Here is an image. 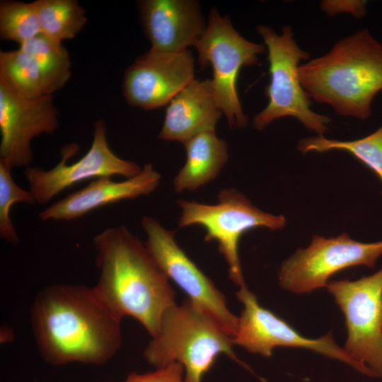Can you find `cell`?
Segmentation results:
<instances>
[{"label":"cell","mask_w":382,"mask_h":382,"mask_svg":"<svg viewBox=\"0 0 382 382\" xmlns=\"http://www.w3.org/2000/svg\"><path fill=\"white\" fill-rule=\"evenodd\" d=\"M41 357L48 364L101 365L122 347V320L98 299L92 286L54 284L41 289L30 308Z\"/></svg>","instance_id":"1"},{"label":"cell","mask_w":382,"mask_h":382,"mask_svg":"<svg viewBox=\"0 0 382 382\" xmlns=\"http://www.w3.org/2000/svg\"><path fill=\"white\" fill-rule=\"evenodd\" d=\"M98 279L92 286L101 303L117 318L139 321L151 337L175 291L145 243L125 226L104 229L93 238Z\"/></svg>","instance_id":"2"},{"label":"cell","mask_w":382,"mask_h":382,"mask_svg":"<svg viewBox=\"0 0 382 382\" xmlns=\"http://www.w3.org/2000/svg\"><path fill=\"white\" fill-rule=\"evenodd\" d=\"M299 74L313 100L341 116L366 120L382 91V43L367 28L361 29L326 54L300 64Z\"/></svg>","instance_id":"3"},{"label":"cell","mask_w":382,"mask_h":382,"mask_svg":"<svg viewBox=\"0 0 382 382\" xmlns=\"http://www.w3.org/2000/svg\"><path fill=\"white\" fill-rule=\"evenodd\" d=\"M233 345V339L187 298L166 311L144 357L156 369L178 362L184 368V382H202L222 354L251 371L236 357Z\"/></svg>","instance_id":"4"},{"label":"cell","mask_w":382,"mask_h":382,"mask_svg":"<svg viewBox=\"0 0 382 382\" xmlns=\"http://www.w3.org/2000/svg\"><path fill=\"white\" fill-rule=\"evenodd\" d=\"M257 31L267 50L270 81L265 89L268 103L253 118L254 127L262 130L275 120L291 117L317 135H324L331 119L311 109V97L299 79V63L309 60L310 54L298 45L289 25L281 34L265 25H258Z\"/></svg>","instance_id":"5"},{"label":"cell","mask_w":382,"mask_h":382,"mask_svg":"<svg viewBox=\"0 0 382 382\" xmlns=\"http://www.w3.org/2000/svg\"><path fill=\"white\" fill-rule=\"evenodd\" d=\"M177 202L181 209L178 226L203 227L204 241L217 243L219 251L228 265L229 278L239 287L246 286L238 255V243L242 235L257 227L277 231L286 225L284 215L260 210L245 195L234 189L221 190L217 202L214 204L185 199Z\"/></svg>","instance_id":"6"},{"label":"cell","mask_w":382,"mask_h":382,"mask_svg":"<svg viewBox=\"0 0 382 382\" xmlns=\"http://www.w3.org/2000/svg\"><path fill=\"white\" fill-rule=\"evenodd\" d=\"M201 67L211 64V88L231 127L243 128L248 122L237 91L238 73L243 66L258 64L265 45L248 40L233 27L227 16L216 8L209 13L208 24L195 45Z\"/></svg>","instance_id":"7"},{"label":"cell","mask_w":382,"mask_h":382,"mask_svg":"<svg viewBox=\"0 0 382 382\" xmlns=\"http://www.w3.org/2000/svg\"><path fill=\"white\" fill-rule=\"evenodd\" d=\"M325 288L345 317L344 349L359 372L382 378V268L354 281H329Z\"/></svg>","instance_id":"8"},{"label":"cell","mask_w":382,"mask_h":382,"mask_svg":"<svg viewBox=\"0 0 382 382\" xmlns=\"http://www.w3.org/2000/svg\"><path fill=\"white\" fill-rule=\"evenodd\" d=\"M381 255L382 241L359 242L346 233L331 238L314 235L308 246L282 262L279 284L289 292L308 294L326 287L331 276L347 268H374Z\"/></svg>","instance_id":"9"},{"label":"cell","mask_w":382,"mask_h":382,"mask_svg":"<svg viewBox=\"0 0 382 382\" xmlns=\"http://www.w3.org/2000/svg\"><path fill=\"white\" fill-rule=\"evenodd\" d=\"M141 226L147 236L145 245L161 270L233 339L238 317L228 308L224 294L178 245L175 231L147 216L142 217Z\"/></svg>","instance_id":"10"},{"label":"cell","mask_w":382,"mask_h":382,"mask_svg":"<svg viewBox=\"0 0 382 382\" xmlns=\"http://www.w3.org/2000/svg\"><path fill=\"white\" fill-rule=\"evenodd\" d=\"M76 144H70L61 149L62 160L52 168L27 167L24 174L35 202L45 204L64 190L88 179L120 175L132 178L141 168L135 162L120 158L110 149L107 139L105 122L94 125L91 146L79 161L68 164V161L79 151Z\"/></svg>","instance_id":"11"},{"label":"cell","mask_w":382,"mask_h":382,"mask_svg":"<svg viewBox=\"0 0 382 382\" xmlns=\"http://www.w3.org/2000/svg\"><path fill=\"white\" fill-rule=\"evenodd\" d=\"M236 295L243 308L233 338L234 345L265 357H271L277 347L305 348L340 361L359 371L357 364L335 342L331 332L316 339L306 337L285 320L262 307L246 286L240 287Z\"/></svg>","instance_id":"12"},{"label":"cell","mask_w":382,"mask_h":382,"mask_svg":"<svg viewBox=\"0 0 382 382\" xmlns=\"http://www.w3.org/2000/svg\"><path fill=\"white\" fill-rule=\"evenodd\" d=\"M52 95L29 99L0 83V161L11 169L29 167L33 161L31 141L59 127Z\"/></svg>","instance_id":"13"},{"label":"cell","mask_w":382,"mask_h":382,"mask_svg":"<svg viewBox=\"0 0 382 382\" xmlns=\"http://www.w3.org/2000/svg\"><path fill=\"white\" fill-rule=\"evenodd\" d=\"M194 75L195 60L190 50L172 54L149 50L126 70L123 94L131 105L158 108L168 105Z\"/></svg>","instance_id":"14"},{"label":"cell","mask_w":382,"mask_h":382,"mask_svg":"<svg viewBox=\"0 0 382 382\" xmlns=\"http://www.w3.org/2000/svg\"><path fill=\"white\" fill-rule=\"evenodd\" d=\"M150 51L172 54L195 46L206 27L199 3L193 0H145L139 2Z\"/></svg>","instance_id":"15"},{"label":"cell","mask_w":382,"mask_h":382,"mask_svg":"<svg viewBox=\"0 0 382 382\" xmlns=\"http://www.w3.org/2000/svg\"><path fill=\"white\" fill-rule=\"evenodd\" d=\"M161 179L151 163H146L137 175L122 181L111 177L98 178L52 204L38 217L42 221L76 219L104 206L147 195L156 190Z\"/></svg>","instance_id":"16"},{"label":"cell","mask_w":382,"mask_h":382,"mask_svg":"<svg viewBox=\"0 0 382 382\" xmlns=\"http://www.w3.org/2000/svg\"><path fill=\"white\" fill-rule=\"evenodd\" d=\"M221 113L210 79H194L168 103L158 137L183 144L201 133L215 132Z\"/></svg>","instance_id":"17"},{"label":"cell","mask_w":382,"mask_h":382,"mask_svg":"<svg viewBox=\"0 0 382 382\" xmlns=\"http://www.w3.org/2000/svg\"><path fill=\"white\" fill-rule=\"evenodd\" d=\"M183 144L186 161L173 183L177 192L194 191L213 180L228 157L226 141L215 132L201 133Z\"/></svg>","instance_id":"18"},{"label":"cell","mask_w":382,"mask_h":382,"mask_svg":"<svg viewBox=\"0 0 382 382\" xmlns=\"http://www.w3.org/2000/svg\"><path fill=\"white\" fill-rule=\"evenodd\" d=\"M19 47L35 58L47 95H52L62 88L70 79L71 61L62 42L40 34Z\"/></svg>","instance_id":"19"},{"label":"cell","mask_w":382,"mask_h":382,"mask_svg":"<svg viewBox=\"0 0 382 382\" xmlns=\"http://www.w3.org/2000/svg\"><path fill=\"white\" fill-rule=\"evenodd\" d=\"M0 83L25 98L47 96L35 58L21 47L0 52Z\"/></svg>","instance_id":"20"},{"label":"cell","mask_w":382,"mask_h":382,"mask_svg":"<svg viewBox=\"0 0 382 382\" xmlns=\"http://www.w3.org/2000/svg\"><path fill=\"white\" fill-rule=\"evenodd\" d=\"M41 34L62 42L70 40L84 28L85 10L76 0H36Z\"/></svg>","instance_id":"21"},{"label":"cell","mask_w":382,"mask_h":382,"mask_svg":"<svg viewBox=\"0 0 382 382\" xmlns=\"http://www.w3.org/2000/svg\"><path fill=\"white\" fill-rule=\"evenodd\" d=\"M297 149L303 153L343 151L366 166L382 183V125L371 134L355 140L330 139L324 135L306 137L299 141Z\"/></svg>","instance_id":"22"},{"label":"cell","mask_w":382,"mask_h":382,"mask_svg":"<svg viewBox=\"0 0 382 382\" xmlns=\"http://www.w3.org/2000/svg\"><path fill=\"white\" fill-rule=\"evenodd\" d=\"M41 34L35 2L1 1L0 4V36L1 40L19 44Z\"/></svg>","instance_id":"23"},{"label":"cell","mask_w":382,"mask_h":382,"mask_svg":"<svg viewBox=\"0 0 382 382\" xmlns=\"http://www.w3.org/2000/svg\"><path fill=\"white\" fill-rule=\"evenodd\" d=\"M11 170L0 161V236L6 242L16 244L19 238L11 220V208L16 203L33 204L36 202L30 190H25L16 183Z\"/></svg>","instance_id":"24"},{"label":"cell","mask_w":382,"mask_h":382,"mask_svg":"<svg viewBox=\"0 0 382 382\" xmlns=\"http://www.w3.org/2000/svg\"><path fill=\"white\" fill-rule=\"evenodd\" d=\"M122 382H184V368L180 364L174 362L153 371H133Z\"/></svg>","instance_id":"25"},{"label":"cell","mask_w":382,"mask_h":382,"mask_svg":"<svg viewBox=\"0 0 382 382\" xmlns=\"http://www.w3.org/2000/svg\"><path fill=\"white\" fill-rule=\"evenodd\" d=\"M366 5L365 1H324L321 8L328 15L349 12L357 18H362L366 13Z\"/></svg>","instance_id":"26"},{"label":"cell","mask_w":382,"mask_h":382,"mask_svg":"<svg viewBox=\"0 0 382 382\" xmlns=\"http://www.w3.org/2000/svg\"><path fill=\"white\" fill-rule=\"evenodd\" d=\"M14 339V332L13 330L8 327L3 326L1 328L0 331V341L1 344L10 342Z\"/></svg>","instance_id":"27"}]
</instances>
